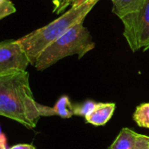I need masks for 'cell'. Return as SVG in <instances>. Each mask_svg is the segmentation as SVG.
<instances>
[{
    "label": "cell",
    "instance_id": "obj_1",
    "mask_svg": "<svg viewBox=\"0 0 149 149\" xmlns=\"http://www.w3.org/2000/svg\"><path fill=\"white\" fill-rule=\"evenodd\" d=\"M40 106L30 87L27 71H10L0 75V116L32 129L41 117Z\"/></svg>",
    "mask_w": 149,
    "mask_h": 149
},
{
    "label": "cell",
    "instance_id": "obj_2",
    "mask_svg": "<svg viewBox=\"0 0 149 149\" xmlns=\"http://www.w3.org/2000/svg\"><path fill=\"white\" fill-rule=\"evenodd\" d=\"M100 0H88L83 4L72 6L71 9L45 26L17 39L24 51L30 65H35L40 54L54 41L64 35L73 25L84 22L88 13Z\"/></svg>",
    "mask_w": 149,
    "mask_h": 149
},
{
    "label": "cell",
    "instance_id": "obj_3",
    "mask_svg": "<svg viewBox=\"0 0 149 149\" xmlns=\"http://www.w3.org/2000/svg\"><path fill=\"white\" fill-rule=\"evenodd\" d=\"M94 47L95 43L89 31L80 22L50 45L40 54L34 66L38 71H44L68 56L78 55L81 58Z\"/></svg>",
    "mask_w": 149,
    "mask_h": 149
},
{
    "label": "cell",
    "instance_id": "obj_4",
    "mask_svg": "<svg viewBox=\"0 0 149 149\" xmlns=\"http://www.w3.org/2000/svg\"><path fill=\"white\" fill-rule=\"evenodd\" d=\"M124 31L123 35L130 47L135 52L146 49L149 43V0H146L142 7L133 13L120 18Z\"/></svg>",
    "mask_w": 149,
    "mask_h": 149
},
{
    "label": "cell",
    "instance_id": "obj_5",
    "mask_svg": "<svg viewBox=\"0 0 149 149\" xmlns=\"http://www.w3.org/2000/svg\"><path fill=\"white\" fill-rule=\"evenodd\" d=\"M29 59L17 40L0 42V75L10 71H26Z\"/></svg>",
    "mask_w": 149,
    "mask_h": 149
},
{
    "label": "cell",
    "instance_id": "obj_6",
    "mask_svg": "<svg viewBox=\"0 0 149 149\" xmlns=\"http://www.w3.org/2000/svg\"><path fill=\"white\" fill-rule=\"evenodd\" d=\"M116 105L114 103L99 102L96 108L88 116L85 117L86 122L97 127L105 126L113 117Z\"/></svg>",
    "mask_w": 149,
    "mask_h": 149
},
{
    "label": "cell",
    "instance_id": "obj_7",
    "mask_svg": "<svg viewBox=\"0 0 149 149\" xmlns=\"http://www.w3.org/2000/svg\"><path fill=\"white\" fill-rule=\"evenodd\" d=\"M138 134L132 129L124 127L108 149H134Z\"/></svg>",
    "mask_w": 149,
    "mask_h": 149
},
{
    "label": "cell",
    "instance_id": "obj_8",
    "mask_svg": "<svg viewBox=\"0 0 149 149\" xmlns=\"http://www.w3.org/2000/svg\"><path fill=\"white\" fill-rule=\"evenodd\" d=\"M146 0H112L113 12L120 18L139 10Z\"/></svg>",
    "mask_w": 149,
    "mask_h": 149
},
{
    "label": "cell",
    "instance_id": "obj_9",
    "mask_svg": "<svg viewBox=\"0 0 149 149\" xmlns=\"http://www.w3.org/2000/svg\"><path fill=\"white\" fill-rule=\"evenodd\" d=\"M55 115L63 119H69L73 115V105L66 95L61 96L53 107Z\"/></svg>",
    "mask_w": 149,
    "mask_h": 149
},
{
    "label": "cell",
    "instance_id": "obj_10",
    "mask_svg": "<svg viewBox=\"0 0 149 149\" xmlns=\"http://www.w3.org/2000/svg\"><path fill=\"white\" fill-rule=\"evenodd\" d=\"M133 119L139 127L149 128V103L138 106L133 115Z\"/></svg>",
    "mask_w": 149,
    "mask_h": 149
},
{
    "label": "cell",
    "instance_id": "obj_11",
    "mask_svg": "<svg viewBox=\"0 0 149 149\" xmlns=\"http://www.w3.org/2000/svg\"><path fill=\"white\" fill-rule=\"evenodd\" d=\"M99 102L93 100H86L80 104L73 105V115L86 117L96 108Z\"/></svg>",
    "mask_w": 149,
    "mask_h": 149
},
{
    "label": "cell",
    "instance_id": "obj_12",
    "mask_svg": "<svg viewBox=\"0 0 149 149\" xmlns=\"http://www.w3.org/2000/svg\"><path fill=\"white\" fill-rule=\"evenodd\" d=\"M16 11L14 3L10 0H0V19Z\"/></svg>",
    "mask_w": 149,
    "mask_h": 149
},
{
    "label": "cell",
    "instance_id": "obj_13",
    "mask_svg": "<svg viewBox=\"0 0 149 149\" xmlns=\"http://www.w3.org/2000/svg\"><path fill=\"white\" fill-rule=\"evenodd\" d=\"M134 149H149V136L139 134Z\"/></svg>",
    "mask_w": 149,
    "mask_h": 149
},
{
    "label": "cell",
    "instance_id": "obj_14",
    "mask_svg": "<svg viewBox=\"0 0 149 149\" xmlns=\"http://www.w3.org/2000/svg\"><path fill=\"white\" fill-rule=\"evenodd\" d=\"M72 0H61L60 3L54 7L53 9V12L57 13V14H59L61 12H63L69 5L72 4Z\"/></svg>",
    "mask_w": 149,
    "mask_h": 149
},
{
    "label": "cell",
    "instance_id": "obj_15",
    "mask_svg": "<svg viewBox=\"0 0 149 149\" xmlns=\"http://www.w3.org/2000/svg\"><path fill=\"white\" fill-rule=\"evenodd\" d=\"M7 149H36V148L31 144H17Z\"/></svg>",
    "mask_w": 149,
    "mask_h": 149
},
{
    "label": "cell",
    "instance_id": "obj_16",
    "mask_svg": "<svg viewBox=\"0 0 149 149\" xmlns=\"http://www.w3.org/2000/svg\"><path fill=\"white\" fill-rule=\"evenodd\" d=\"M6 137L4 134L2 133L1 127H0V147L3 149H7V145H6Z\"/></svg>",
    "mask_w": 149,
    "mask_h": 149
},
{
    "label": "cell",
    "instance_id": "obj_17",
    "mask_svg": "<svg viewBox=\"0 0 149 149\" xmlns=\"http://www.w3.org/2000/svg\"><path fill=\"white\" fill-rule=\"evenodd\" d=\"M88 0H72V6H78V5H80V4H83L85 3L86 2H87Z\"/></svg>",
    "mask_w": 149,
    "mask_h": 149
},
{
    "label": "cell",
    "instance_id": "obj_18",
    "mask_svg": "<svg viewBox=\"0 0 149 149\" xmlns=\"http://www.w3.org/2000/svg\"><path fill=\"white\" fill-rule=\"evenodd\" d=\"M60 1H61V0H52L53 4H54V7H55V6H57V5L60 3Z\"/></svg>",
    "mask_w": 149,
    "mask_h": 149
},
{
    "label": "cell",
    "instance_id": "obj_19",
    "mask_svg": "<svg viewBox=\"0 0 149 149\" xmlns=\"http://www.w3.org/2000/svg\"><path fill=\"white\" fill-rule=\"evenodd\" d=\"M148 49H149V43H148V46L146 47V49H145L144 51H147V50H148Z\"/></svg>",
    "mask_w": 149,
    "mask_h": 149
},
{
    "label": "cell",
    "instance_id": "obj_20",
    "mask_svg": "<svg viewBox=\"0 0 149 149\" xmlns=\"http://www.w3.org/2000/svg\"><path fill=\"white\" fill-rule=\"evenodd\" d=\"M0 149H3V148H1V147H0Z\"/></svg>",
    "mask_w": 149,
    "mask_h": 149
}]
</instances>
